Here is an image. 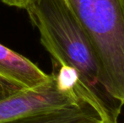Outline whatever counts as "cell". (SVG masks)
<instances>
[{
    "label": "cell",
    "mask_w": 124,
    "mask_h": 123,
    "mask_svg": "<svg viewBox=\"0 0 124 123\" xmlns=\"http://www.w3.org/2000/svg\"><path fill=\"white\" fill-rule=\"evenodd\" d=\"M86 33L107 91L124 105V0H65Z\"/></svg>",
    "instance_id": "cell-2"
},
{
    "label": "cell",
    "mask_w": 124,
    "mask_h": 123,
    "mask_svg": "<svg viewBox=\"0 0 124 123\" xmlns=\"http://www.w3.org/2000/svg\"><path fill=\"white\" fill-rule=\"evenodd\" d=\"M1 1L8 6L15 7L19 8H25L26 5L31 0H1Z\"/></svg>",
    "instance_id": "cell-7"
},
{
    "label": "cell",
    "mask_w": 124,
    "mask_h": 123,
    "mask_svg": "<svg viewBox=\"0 0 124 123\" xmlns=\"http://www.w3.org/2000/svg\"><path fill=\"white\" fill-rule=\"evenodd\" d=\"M2 99H3V97H2V96H0V100H2Z\"/></svg>",
    "instance_id": "cell-9"
},
{
    "label": "cell",
    "mask_w": 124,
    "mask_h": 123,
    "mask_svg": "<svg viewBox=\"0 0 124 123\" xmlns=\"http://www.w3.org/2000/svg\"><path fill=\"white\" fill-rule=\"evenodd\" d=\"M0 78L20 89H36L51 82L46 74L25 57L0 44Z\"/></svg>",
    "instance_id": "cell-4"
},
{
    "label": "cell",
    "mask_w": 124,
    "mask_h": 123,
    "mask_svg": "<svg viewBox=\"0 0 124 123\" xmlns=\"http://www.w3.org/2000/svg\"><path fill=\"white\" fill-rule=\"evenodd\" d=\"M102 118L86 101L75 105L25 114L0 123H93Z\"/></svg>",
    "instance_id": "cell-5"
},
{
    "label": "cell",
    "mask_w": 124,
    "mask_h": 123,
    "mask_svg": "<svg viewBox=\"0 0 124 123\" xmlns=\"http://www.w3.org/2000/svg\"><path fill=\"white\" fill-rule=\"evenodd\" d=\"M93 123H119V122H111V121L107 120V119L101 118V119H99V120H97L96 122H95Z\"/></svg>",
    "instance_id": "cell-8"
},
{
    "label": "cell",
    "mask_w": 124,
    "mask_h": 123,
    "mask_svg": "<svg viewBox=\"0 0 124 123\" xmlns=\"http://www.w3.org/2000/svg\"><path fill=\"white\" fill-rule=\"evenodd\" d=\"M25 9L52 62L71 67L102 118L118 122L123 105L106 89L94 48L65 0H31Z\"/></svg>",
    "instance_id": "cell-1"
},
{
    "label": "cell",
    "mask_w": 124,
    "mask_h": 123,
    "mask_svg": "<svg viewBox=\"0 0 124 123\" xmlns=\"http://www.w3.org/2000/svg\"><path fill=\"white\" fill-rule=\"evenodd\" d=\"M52 76V80L44 85L36 89H21L0 100V122L33 112L75 105L82 101L63 90L53 74Z\"/></svg>",
    "instance_id": "cell-3"
},
{
    "label": "cell",
    "mask_w": 124,
    "mask_h": 123,
    "mask_svg": "<svg viewBox=\"0 0 124 123\" xmlns=\"http://www.w3.org/2000/svg\"><path fill=\"white\" fill-rule=\"evenodd\" d=\"M20 90H21V89L15 86L14 84L7 82L2 78H0V96L6 98V97L10 96V95L14 94Z\"/></svg>",
    "instance_id": "cell-6"
}]
</instances>
